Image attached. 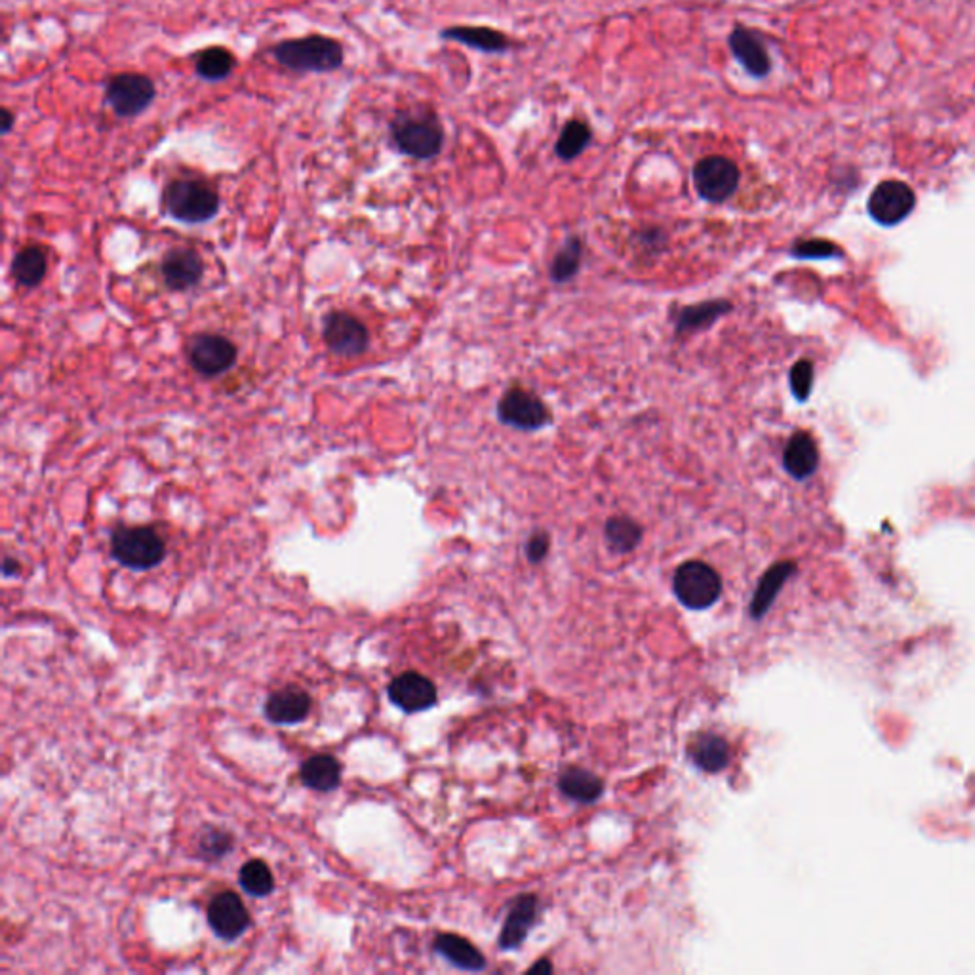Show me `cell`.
I'll return each instance as SVG.
<instances>
[{"label":"cell","mask_w":975,"mask_h":975,"mask_svg":"<svg viewBox=\"0 0 975 975\" xmlns=\"http://www.w3.org/2000/svg\"><path fill=\"white\" fill-rule=\"evenodd\" d=\"M391 140L398 151L412 159H435L444 145V128L435 111L414 107L391 120Z\"/></svg>","instance_id":"1"},{"label":"cell","mask_w":975,"mask_h":975,"mask_svg":"<svg viewBox=\"0 0 975 975\" xmlns=\"http://www.w3.org/2000/svg\"><path fill=\"white\" fill-rule=\"evenodd\" d=\"M273 56L294 73H332L345 60L341 42L322 35L282 40L273 48Z\"/></svg>","instance_id":"2"},{"label":"cell","mask_w":975,"mask_h":975,"mask_svg":"<svg viewBox=\"0 0 975 975\" xmlns=\"http://www.w3.org/2000/svg\"><path fill=\"white\" fill-rule=\"evenodd\" d=\"M168 214L185 223H202L214 218L219 210L218 191L206 181L180 178L168 183L164 191Z\"/></svg>","instance_id":"3"},{"label":"cell","mask_w":975,"mask_h":975,"mask_svg":"<svg viewBox=\"0 0 975 975\" xmlns=\"http://www.w3.org/2000/svg\"><path fill=\"white\" fill-rule=\"evenodd\" d=\"M111 553L130 570H151L166 557V547L153 528H119L111 538Z\"/></svg>","instance_id":"4"},{"label":"cell","mask_w":975,"mask_h":975,"mask_svg":"<svg viewBox=\"0 0 975 975\" xmlns=\"http://www.w3.org/2000/svg\"><path fill=\"white\" fill-rule=\"evenodd\" d=\"M673 591L686 608L707 610L720 598L722 579L713 566L701 560H688L675 572Z\"/></svg>","instance_id":"5"},{"label":"cell","mask_w":975,"mask_h":975,"mask_svg":"<svg viewBox=\"0 0 975 975\" xmlns=\"http://www.w3.org/2000/svg\"><path fill=\"white\" fill-rule=\"evenodd\" d=\"M155 98V82L141 73H117L105 84V105L120 119L145 113Z\"/></svg>","instance_id":"6"},{"label":"cell","mask_w":975,"mask_h":975,"mask_svg":"<svg viewBox=\"0 0 975 975\" xmlns=\"http://www.w3.org/2000/svg\"><path fill=\"white\" fill-rule=\"evenodd\" d=\"M692 180L701 199L720 204L736 193L739 187V168L734 160L711 155L697 162Z\"/></svg>","instance_id":"7"},{"label":"cell","mask_w":975,"mask_h":975,"mask_svg":"<svg viewBox=\"0 0 975 975\" xmlns=\"http://www.w3.org/2000/svg\"><path fill=\"white\" fill-rule=\"evenodd\" d=\"M498 418L518 431H539L551 423V412L534 393L515 387L499 400Z\"/></svg>","instance_id":"8"},{"label":"cell","mask_w":975,"mask_h":975,"mask_svg":"<svg viewBox=\"0 0 975 975\" xmlns=\"http://www.w3.org/2000/svg\"><path fill=\"white\" fill-rule=\"evenodd\" d=\"M915 204V191L907 183L888 180L876 185L867 208H869V216L875 219L878 225L894 227L911 216Z\"/></svg>","instance_id":"9"},{"label":"cell","mask_w":975,"mask_h":975,"mask_svg":"<svg viewBox=\"0 0 975 975\" xmlns=\"http://www.w3.org/2000/svg\"><path fill=\"white\" fill-rule=\"evenodd\" d=\"M189 360L199 374L214 378L235 364L237 347L218 334H202L193 341Z\"/></svg>","instance_id":"10"},{"label":"cell","mask_w":975,"mask_h":975,"mask_svg":"<svg viewBox=\"0 0 975 975\" xmlns=\"http://www.w3.org/2000/svg\"><path fill=\"white\" fill-rule=\"evenodd\" d=\"M324 341L339 357H359L368 347V330L353 315L338 311L326 319Z\"/></svg>","instance_id":"11"},{"label":"cell","mask_w":975,"mask_h":975,"mask_svg":"<svg viewBox=\"0 0 975 975\" xmlns=\"http://www.w3.org/2000/svg\"><path fill=\"white\" fill-rule=\"evenodd\" d=\"M250 922L248 909L233 892H221L208 905V924L219 939H239L250 928Z\"/></svg>","instance_id":"12"},{"label":"cell","mask_w":975,"mask_h":975,"mask_svg":"<svg viewBox=\"0 0 975 975\" xmlns=\"http://www.w3.org/2000/svg\"><path fill=\"white\" fill-rule=\"evenodd\" d=\"M389 699L404 713L427 711L437 703L435 684L419 673H402L389 684Z\"/></svg>","instance_id":"13"},{"label":"cell","mask_w":975,"mask_h":975,"mask_svg":"<svg viewBox=\"0 0 975 975\" xmlns=\"http://www.w3.org/2000/svg\"><path fill=\"white\" fill-rule=\"evenodd\" d=\"M728 44H730L734 58L739 61V65L751 77L764 79L770 73V69H772L770 54H768L766 46L762 44V40L758 39L755 31L737 25L734 27L730 39H728Z\"/></svg>","instance_id":"14"},{"label":"cell","mask_w":975,"mask_h":975,"mask_svg":"<svg viewBox=\"0 0 975 975\" xmlns=\"http://www.w3.org/2000/svg\"><path fill=\"white\" fill-rule=\"evenodd\" d=\"M311 713V697L296 686H288L267 697L265 717L279 726L299 724Z\"/></svg>","instance_id":"15"},{"label":"cell","mask_w":975,"mask_h":975,"mask_svg":"<svg viewBox=\"0 0 975 975\" xmlns=\"http://www.w3.org/2000/svg\"><path fill=\"white\" fill-rule=\"evenodd\" d=\"M538 918V899L536 896H520L511 905L509 915L505 918L501 936H499V947L503 951H511L522 945V941L528 936L530 928L534 926Z\"/></svg>","instance_id":"16"},{"label":"cell","mask_w":975,"mask_h":975,"mask_svg":"<svg viewBox=\"0 0 975 975\" xmlns=\"http://www.w3.org/2000/svg\"><path fill=\"white\" fill-rule=\"evenodd\" d=\"M817 465L819 452L816 440L806 431H796L783 450L785 471L796 480H806L816 473Z\"/></svg>","instance_id":"17"},{"label":"cell","mask_w":975,"mask_h":975,"mask_svg":"<svg viewBox=\"0 0 975 975\" xmlns=\"http://www.w3.org/2000/svg\"><path fill=\"white\" fill-rule=\"evenodd\" d=\"M162 277L172 290H187L202 279V259L191 250H174L162 259Z\"/></svg>","instance_id":"18"},{"label":"cell","mask_w":975,"mask_h":975,"mask_svg":"<svg viewBox=\"0 0 975 975\" xmlns=\"http://www.w3.org/2000/svg\"><path fill=\"white\" fill-rule=\"evenodd\" d=\"M440 39L454 40L484 54H503L509 50V39L501 31L490 27H471V25L448 27L440 31Z\"/></svg>","instance_id":"19"},{"label":"cell","mask_w":975,"mask_h":975,"mask_svg":"<svg viewBox=\"0 0 975 975\" xmlns=\"http://www.w3.org/2000/svg\"><path fill=\"white\" fill-rule=\"evenodd\" d=\"M730 311H732V303H728L724 299L703 301V303H697V305H690V307L680 309V313L677 315V322H675L677 338H682V336H688V334H694V332L709 328L711 324H715L720 317L728 315Z\"/></svg>","instance_id":"20"},{"label":"cell","mask_w":975,"mask_h":975,"mask_svg":"<svg viewBox=\"0 0 975 975\" xmlns=\"http://www.w3.org/2000/svg\"><path fill=\"white\" fill-rule=\"evenodd\" d=\"M433 947H435L438 955L446 958L450 964L458 966L461 970L480 972L486 968L484 955L465 937L454 936V934H440L435 939Z\"/></svg>","instance_id":"21"},{"label":"cell","mask_w":975,"mask_h":975,"mask_svg":"<svg viewBox=\"0 0 975 975\" xmlns=\"http://www.w3.org/2000/svg\"><path fill=\"white\" fill-rule=\"evenodd\" d=\"M299 777L305 787L319 791V793H332L336 791L341 783V764L338 758L330 755H315L307 758L299 770Z\"/></svg>","instance_id":"22"},{"label":"cell","mask_w":975,"mask_h":975,"mask_svg":"<svg viewBox=\"0 0 975 975\" xmlns=\"http://www.w3.org/2000/svg\"><path fill=\"white\" fill-rule=\"evenodd\" d=\"M690 757L703 772L717 774L730 762V745L715 734H701L690 745Z\"/></svg>","instance_id":"23"},{"label":"cell","mask_w":975,"mask_h":975,"mask_svg":"<svg viewBox=\"0 0 975 975\" xmlns=\"http://www.w3.org/2000/svg\"><path fill=\"white\" fill-rule=\"evenodd\" d=\"M795 570L796 566L793 562H777V564H774L762 576L760 583H758L757 591L753 595V600H751V606H749L751 616L757 617L758 619V617L764 616L770 610V606L776 600L779 589L783 587V583L787 579L793 576Z\"/></svg>","instance_id":"24"},{"label":"cell","mask_w":975,"mask_h":975,"mask_svg":"<svg viewBox=\"0 0 975 975\" xmlns=\"http://www.w3.org/2000/svg\"><path fill=\"white\" fill-rule=\"evenodd\" d=\"M560 791L568 798L576 800V802H583V804H591L595 802L602 795L604 791V783L600 777L595 776L593 772L589 770H583V768H570L566 770L562 776H560Z\"/></svg>","instance_id":"25"},{"label":"cell","mask_w":975,"mask_h":975,"mask_svg":"<svg viewBox=\"0 0 975 975\" xmlns=\"http://www.w3.org/2000/svg\"><path fill=\"white\" fill-rule=\"evenodd\" d=\"M237 67V58L231 50L212 46L197 54L195 58V71L200 79L206 82H221L229 79Z\"/></svg>","instance_id":"26"},{"label":"cell","mask_w":975,"mask_h":975,"mask_svg":"<svg viewBox=\"0 0 975 975\" xmlns=\"http://www.w3.org/2000/svg\"><path fill=\"white\" fill-rule=\"evenodd\" d=\"M591 138H593V132H591L589 124H585L583 120H568L560 132L557 145H555V153H557L558 159H578L579 155L589 147Z\"/></svg>","instance_id":"27"},{"label":"cell","mask_w":975,"mask_h":975,"mask_svg":"<svg viewBox=\"0 0 975 975\" xmlns=\"http://www.w3.org/2000/svg\"><path fill=\"white\" fill-rule=\"evenodd\" d=\"M604 534H606V539L614 551L631 553L633 549H637V545L642 539V528H640L637 520L619 515V517H612L606 522Z\"/></svg>","instance_id":"28"},{"label":"cell","mask_w":975,"mask_h":975,"mask_svg":"<svg viewBox=\"0 0 975 975\" xmlns=\"http://www.w3.org/2000/svg\"><path fill=\"white\" fill-rule=\"evenodd\" d=\"M12 275L21 286H37L46 275V256L37 246H27L12 261Z\"/></svg>","instance_id":"29"},{"label":"cell","mask_w":975,"mask_h":975,"mask_svg":"<svg viewBox=\"0 0 975 975\" xmlns=\"http://www.w3.org/2000/svg\"><path fill=\"white\" fill-rule=\"evenodd\" d=\"M239 882L240 888L252 897H267L275 888L273 873L261 859H252L242 865Z\"/></svg>","instance_id":"30"},{"label":"cell","mask_w":975,"mask_h":975,"mask_svg":"<svg viewBox=\"0 0 975 975\" xmlns=\"http://www.w3.org/2000/svg\"><path fill=\"white\" fill-rule=\"evenodd\" d=\"M581 240L570 237L566 244L558 250L551 263V280L557 284H564L578 275L579 265H581Z\"/></svg>","instance_id":"31"},{"label":"cell","mask_w":975,"mask_h":975,"mask_svg":"<svg viewBox=\"0 0 975 975\" xmlns=\"http://www.w3.org/2000/svg\"><path fill=\"white\" fill-rule=\"evenodd\" d=\"M199 856L206 861H218L233 850V836L221 829H206L199 840Z\"/></svg>","instance_id":"32"},{"label":"cell","mask_w":975,"mask_h":975,"mask_svg":"<svg viewBox=\"0 0 975 975\" xmlns=\"http://www.w3.org/2000/svg\"><path fill=\"white\" fill-rule=\"evenodd\" d=\"M791 391L798 402H806L812 395V385H814V364L812 360H798L791 368Z\"/></svg>","instance_id":"33"},{"label":"cell","mask_w":975,"mask_h":975,"mask_svg":"<svg viewBox=\"0 0 975 975\" xmlns=\"http://www.w3.org/2000/svg\"><path fill=\"white\" fill-rule=\"evenodd\" d=\"M793 256L800 259H829L840 256V250L829 240H800L793 246Z\"/></svg>","instance_id":"34"},{"label":"cell","mask_w":975,"mask_h":975,"mask_svg":"<svg viewBox=\"0 0 975 975\" xmlns=\"http://www.w3.org/2000/svg\"><path fill=\"white\" fill-rule=\"evenodd\" d=\"M549 545H551L549 536L545 532H536L526 543V557L532 564H538L543 558L547 557Z\"/></svg>","instance_id":"35"},{"label":"cell","mask_w":975,"mask_h":975,"mask_svg":"<svg viewBox=\"0 0 975 975\" xmlns=\"http://www.w3.org/2000/svg\"><path fill=\"white\" fill-rule=\"evenodd\" d=\"M0 117H2V134H4V136H8V134L12 132V128H14L16 115H14L10 109H6V107H4V109H2V113H0Z\"/></svg>","instance_id":"36"},{"label":"cell","mask_w":975,"mask_h":975,"mask_svg":"<svg viewBox=\"0 0 975 975\" xmlns=\"http://www.w3.org/2000/svg\"><path fill=\"white\" fill-rule=\"evenodd\" d=\"M2 572H4V576H14V574H18V572H20V562H16V560H12V558H6V560H4V566H2Z\"/></svg>","instance_id":"37"},{"label":"cell","mask_w":975,"mask_h":975,"mask_svg":"<svg viewBox=\"0 0 975 975\" xmlns=\"http://www.w3.org/2000/svg\"><path fill=\"white\" fill-rule=\"evenodd\" d=\"M539 970H541V972H551V970H553V966H551L547 960H539L536 966H532V968H530V972H539Z\"/></svg>","instance_id":"38"}]
</instances>
